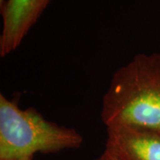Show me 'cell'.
I'll return each instance as SVG.
<instances>
[{"instance_id": "52a82bcc", "label": "cell", "mask_w": 160, "mask_h": 160, "mask_svg": "<svg viewBox=\"0 0 160 160\" xmlns=\"http://www.w3.org/2000/svg\"><path fill=\"white\" fill-rule=\"evenodd\" d=\"M33 158H20V159H14V160H32Z\"/></svg>"}, {"instance_id": "3957f363", "label": "cell", "mask_w": 160, "mask_h": 160, "mask_svg": "<svg viewBox=\"0 0 160 160\" xmlns=\"http://www.w3.org/2000/svg\"><path fill=\"white\" fill-rule=\"evenodd\" d=\"M52 0H6L1 8L3 28L0 36V55L15 51L38 22Z\"/></svg>"}, {"instance_id": "5b68a950", "label": "cell", "mask_w": 160, "mask_h": 160, "mask_svg": "<svg viewBox=\"0 0 160 160\" xmlns=\"http://www.w3.org/2000/svg\"><path fill=\"white\" fill-rule=\"evenodd\" d=\"M95 160H117L113 156H111V155L109 154L108 151H106V150H104L102 152V154L101 155L99 158H97Z\"/></svg>"}, {"instance_id": "8992f818", "label": "cell", "mask_w": 160, "mask_h": 160, "mask_svg": "<svg viewBox=\"0 0 160 160\" xmlns=\"http://www.w3.org/2000/svg\"><path fill=\"white\" fill-rule=\"evenodd\" d=\"M6 3V0H0V8H2Z\"/></svg>"}, {"instance_id": "6da1fadb", "label": "cell", "mask_w": 160, "mask_h": 160, "mask_svg": "<svg viewBox=\"0 0 160 160\" xmlns=\"http://www.w3.org/2000/svg\"><path fill=\"white\" fill-rule=\"evenodd\" d=\"M101 116L107 129L160 132V54H138L115 72L103 96Z\"/></svg>"}, {"instance_id": "7a4b0ae2", "label": "cell", "mask_w": 160, "mask_h": 160, "mask_svg": "<svg viewBox=\"0 0 160 160\" xmlns=\"http://www.w3.org/2000/svg\"><path fill=\"white\" fill-rule=\"evenodd\" d=\"M82 143V135L73 128L46 120L34 108L22 109L0 94V160L78 149Z\"/></svg>"}, {"instance_id": "277c9868", "label": "cell", "mask_w": 160, "mask_h": 160, "mask_svg": "<svg viewBox=\"0 0 160 160\" xmlns=\"http://www.w3.org/2000/svg\"><path fill=\"white\" fill-rule=\"evenodd\" d=\"M105 150L117 160H160V132L140 128H108Z\"/></svg>"}]
</instances>
